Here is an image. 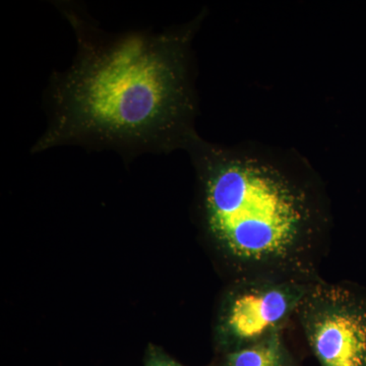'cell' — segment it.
I'll list each match as a JSON object with an SVG mask.
<instances>
[{"label":"cell","mask_w":366,"mask_h":366,"mask_svg":"<svg viewBox=\"0 0 366 366\" xmlns=\"http://www.w3.org/2000/svg\"><path fill=\"white\" fill-rule=\"evenodd\" d=\"M66 16L78 54L52 79L51 122L34 153L71 144L185 150L197 134L190 53L202 16L160 34L106 35L72 11Z\"/></svg>","instance_id":"cell-1"},{"label":"cell","mask_w":366,"mask_h":366,"mask_svg":"<svg viewBox=\"0 0 366 366\" xmlns=\"http://www.w3.org/2000/svg\"><path fill=\"white\" fill-rule=\"evenodd\" d=\"M185 150L197 171L202 226L235 281L320 280L331 209L307 159L257 144L221 146L197 134Z\"/></svg>","instance_id":"cell-2"},{"label":"cell","mask_w":366,"mask_h":366,"mask_svg":"<svg viewBox=\"0 0 366 366\" xmlns=\"http://www.w3.org/2000/svg\"><path fill=\"white\" fill-rule=\"evenodd\" d=\"M320 366H366V297L344 284L320 280L297 312Z\"/></svg>","instance_id":"cell-3"},{"label":"cell","mask_w":366,"mask_h":366,"mask_svg":"<svg viewBox=\"0 0 366 366\" xmlns=\"http://www.w3.org/2000/svg\"><path fill=\"white\" fill-rule=\"evenodd\" d=\"M312 284L279 279L234 281L224 297L217 322L216 340L221 352L282 333Z\"/></svg>","instance_id":"cell-4"},{"label":"cell","mask_w":366,"mask_h":366,"mask_svg":"<svg viewBox=\"0 0 366 366\" xmlns=\"http://www.w3.org/2000/svg\"><path fill=\"white\" fill-rule=\"evenodd\" d=\"M219 366H296L292 355L276 333L264 340L223 353Z\"/></svg>","instance_id":"cell-5"},{"label":"cell","mask_w":366,"mask_h":366,"mask_svg":"<svg viewBox=\"0 0 366 366\" xmlns=\"http://www.w3.org/2000/svg\"><path fill=\"white\" fill-rule=\"evenodd\" d=\"M144 366H184L173 360L165 351L157 346L150 345L144 356Z\"/></svg>","instance_id":"cell-6"}]
</instances>
